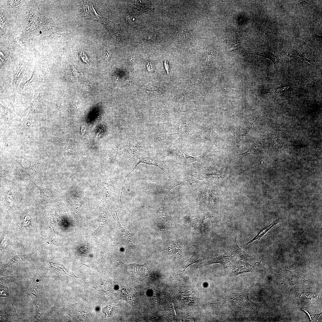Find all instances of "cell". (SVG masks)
<instances>
[{"instance_id": "28", "label": "cell", "mask_w": 322, "mask_h": 322, "mask_svg": "<svg viewBox=\"0 0 322 322\" xmlns=\"http://www.w3.org/2000/svg\"><path fill=\"white\" fill-rule=\"evenodd\" d=\"M21 2V1L20 0H10L8 1V3L11 6H15L18 5Z\"/></svg>"}, {"instance_id": "22", "label": "cell", "mask_w": 322, "mask_h": 322, "mask_svg": "<svg viewBox=\"0 0 322 322\" xmlns=\"http://www.w3.org/2000/svg\"><path fill=\"white\" fill-rule=\"evenodd\" d=\"M177 154L187 163H191L199 159L202 157V155L196 157H191L185 154L181 149L177 150Z\"/></svg>"}, {"instance_id": "10", "label": "cell", "mask_w": 322, "mask_h": 322, "mask_svg": "<svg viewBox=\"0 0 322 322\" xmlns=\"http://www.w3.org/2000/svg\"><path fill=\"white\" fill-rule=\"evenodd\" d=\"M232 257L230 254H223L208 261L202 262L199 267L215 263H219L225 266L231 261Z\"/></svg>"}, {"instance_id": "30", "label": "cell", "mask_w": 322, "mask_h": 322, "mask_svg": "<svg viewBox=\"0 0 322 322\" xmlns=\"http://www.w3.org/2000/svg\"><path fill=\"white\" fill-rule=\"evenodd\" d=\"M110 54V52H109V51H108L107 52H106L104 53V58H107L109 57L108 55V56H109Z\"/></svg>"}, {"instance_id": "26", "label": "cell", "mask_w": 322, "mask_h": 322, "mask_svg": "<svg viewBox=\"0 0 322 322\" xmlns=\"http://www.w3.org/2000/svg\"><path fill=\"white\" fill-rule=\"evenodd\" d=\"M225 44L226 48L230 51L238 48L240 45L239 41H228L225 42Z\"/></svg>"}, {"instance_id": "29", "label": "cell", "mask_w": 322, "mask_h": 322, "mask_svg": "<svg viewBox=\"0 0 322 322\" xmlns=\"http://www.w3.org/2000/svg\"><path fill=\"white\" fill-rule=\"evenodd\" d=\"M314 36L316 41L320 42H321V43H322V35H320L316 34H315L314 35Z\"/></svg>"}, {"instance_id": "9", "label": "cell", "mask_w": 322, "mask_h": 322, "mask_svg": "<svg viewBox=\"0 0 322 322\" xmlns=\"http://www.w3.org/2000/svg\"><path fill=\"white\" fill-rule=\"evenodd\" d=\"M281 53L283 55L294 58L299 63H303L304 61H306L313 65H314V61L307 59L304 52L296 50L282 51Z\"/></svg>"}, {"instance_id": "27", "label": "cell", "mask_w": 322, "mask_h": 322, "mask_svg": "<svg viewBox=\"0 0 322 322\" xmlns=\"http://www.w3.org/2000/svg\"><path fill=\"white\" fill-rule=\"evenodd\" d=\"M297 1L298 3L301 5H309L312 2V1L311 0H298Z\"/></svg>"}, {"instance_id": "14", "label": "cell", "mask_w": 322, "mask_h": 322, "mask_svg": "<svg viewBox=\"0 0 322 322\" xmlns=\"http://www.w3.org/2000/svg\"><path fill=\"white\" fill-rule=\"evenodd\" d=\"M22 127L21 124L11 130L6 135L5 143L6 146H9L13 145L17 137L20 130Z\"/></svg>"}, {"instance_id": "5", "label": "cell", "mask_w": 322, "mask_h": 322, "mask_svg": "<svg viewBox=\"0 0 322 322\" xmlns=\"http://www.w3.org/2000/svg\"><path fill=\"white\" fill-rule=\"evenodd\" d=\"M285 134L283 129H276L273 132L271 135V141L273 147L277 148L280 151L285 143Z\"/></svg>"}, {"instance_id": "12", "label": "cell", "mask_w": 322, "mask_h": 322, "mask_svg": "<svg viewBox=\"0 0 322 322\" xmlns=\"http://www.w3.org/2000/svg\"><path fill=\"white\" fill-rule=\"evenodd\" d=\"M254 53L263 57L270 59L273 63L276 73L277 71V66L280 63V60L279 57L276 52L270 51L263 52H254Z\"/></svg>"}, {"instance_id": "8", "label": "cell", "mask_w": 322, "mask_h": 322, "mask_svg": "<svg viewBox=\"0 0 322 322\" xmlns=\"http://www.w3.org/2000/svg\"><path fill=\"white\" fill-rule=\"evenodd\" d=\"M252 116L247 119L236 130L234 136L236 139H239L245 136L251 130L253 123L257 119L253 120L251 119Z\"/></svg>"}, {"instance_id": "19", "label": "cell", "mask_w": 322, "mask_h": 322, "mask_svg": "<svg viewBox=\"0 0 322 322\" xmlns=\"http://www.w3.org/2000/svg\"><path fill=\"white\" fill-rule=\"evenodd\" d=\"M281 222L280 219H277L273 221L272 223L269 226L266 227V228L264 229L261 231L256 236H255L253 238L252 240L249 241L247 244L246 245H247L249 244L252 243L254 241L258 239L260 240L261 237L263 236L270 229L272 228L275 225L277 224L278 223Z\"/></svg>"}, {"instance_id": "25", "label": "cell", "mask_w": 322, "mask_h": 322, "mask_svg": "<svg viewBox=\"0 0 322 322\" xmlns=\"http://www.w3.org/2000/svg\"><path fill=\"white\" fill-rule=\"evenodd\" d=\"M188 222L193 227H196L197 225L198 219L196 214L193 212H189L188 214Z\"/></svg>"}, {"instance_id": "17", "label": "cell", "mask_w": 322, "mask_h": 322, "mask_svg": "<svg viewBox=\"0 0 322 322\" xmlns=\"http://www.w3.org/2000/svg\"><path fill=\"white\" fill-rule=\"evenodd\" d=\"M23 67L20 66L13 72V78L11 84L12 87L16 89L20 81L23 78L24 73Z\"/></svg>"}, {"instance_id": "6", "label": "cell", "mask_w": 322, "mask_h": 322, "mask_svg": "<svg viewBox=\"0 0 322 322\" xmlns=\"http://www.w3.org/2000/svg\"><path fill=\"white\" fill-rule=\"evenodd\" d=\"M165 250L168 254L172 256L178 257L181 256L185 251L184 245L178 242H174L168 243L165 247Z\"/></svg>"}, {"instance_id": "15", "label": "cell", "mask_w": 322, "mask_h": 322, "mask_svg": "<svg viewBox=\"0 0 322 322\" xmlns=\"http://www.w3.org/2000/svg\"><path fill=\"white\" fill-rule=\"evenodd\" d=\"M41 249V248L38 247L35 251L29 254L21 256H16L10 260L7 264L6 265V266L11 267L22 262L27 260L37 250Z\"/></svg>"}, {"instance_id": "1", "label": "cell", "mask_w": 322, "mask_h": 322, "mask_svg": "<svg viewBox=\"0 0 322 322\" xmlns=\"http://www.w3.org/2000/svg\"><path fill=\"white\" fill-rule=\"evenodd\" d=\"M250 289L245 290L239 293L233 294L221 301L210 304L214 306H238L248 307L251 306L255 305L256 303L250 301L249 299L248 295Z\"/></svg>"}, {"instance_id": "16", "label": "cell", "mask_w": 322, "mask_h": 322, "mask_svg": "<svg viewBox=\"0 0 322 322\" xmlns=\"http://www.w3.org/2000/svg\"><path fill=\"white\" fill-rule=\"evenodd\" d=\"M42 95L40 92L37 97L34 99L31 104L30 113H42L43 108L41 105Z\"/></svg>"}, {"instance_id": "20", "label": "cell", "mask_w": 322, "mask_h": 322, "mask_svg": "<svg viewBox=\"0 0 322 322\" xmlns=\"http://www.w3.org/2000/svg\"><path fill=\"white\" fill-rule=\"evenodd\" d=\"M35 308L34 321H41L42 320L43 311L39 300L33 301Z\"/></svg>"}, {"instance_id": "3", "label": "cell", "mask_w": 322, "mask_h": 322, "mask_svg": "<svg viewBox=\"0 0 322 322\" xmlns=\"http://www.w3.org/2000/svg\"><path fill=\"white\" fill-rule=\"evenodd\" d=\"M20 163L22 167L32 173H37L41 176H45L47 169V164L44 161L32 160L22 157Z\"/></svg>"}, {"instance_id": "2", "label": "cell", "mask_w": 322, "mask_h": 322, "mask_svg": "<svg viewBox=\"0 0 322 322\" xmlns=\"http://www.w3.org/2000/svg\"><path fill=\"white\" fill-rule=\"evenodd\" d=\"M203 255L202 252L199 251L194 253L189 259L178 262L174 268L173 275L174 277L178 279L182 278L185 270L189 266L203 260Z\"/></svg>"}, {"instance_id": "24", "label": "cell", "mask_w": 322, "mask_h": 322, "mask_svg": "<svg viewBox=\"0 0 322 322\" xmlns=\"http://www.w3.org/2000/svg\"><path fill=\"white\" fill-rule=\"evenodd\" d=\"M209 219L208 215H204L200 225V229L202 232L205 233L208 230L210 225Z\"/></svg>"}, {"instance_id": "11", "label": "cell", "mask_w": 322, "mask_h": 322, "mask_svg": "<svg viewBox=\"0 0 322 322\" xmlns=\"http://www.w3.org/2000/svg\"><path fill=\"white\" fill-rule=\"evenodd\" d=\"M260 271L258 269L252 266L247 262L239 261L236 264V268L234 270V273L239 274L250 272H258Z\"/></svg>"}, {"instance_id": "4", "label": "cell", "mask_w": 322, "mask_h": 322, "mask_svg": "<svg viewBox=\"0 0 322 322\" xmlns=\"http://www.w3.org/2000/svg\"><path fill=\"white\" fill-rule=\"evenodd\" d=\"M38 73L34 69L31 78L28 80L21 83L20 89L24 95H30L37 87L39 83Z\"/></svg>"}, {"instance_id": "21", "label": "cell", "mask_w": 322, "mask_h": 322, "mask_svg": "<svg viewBox=\"0 0 322 322\" xmlns=\"http://www.w3.org/2000/svg\"><path fill=\"white\" fill-rule=\"evenodd\" d=\"M1 118L6 121L10 120L13 118V113L7 107L0 104Z\"/></svg>"}, {"instance_id": "7", "label": "cell", "mask_w": 322, "mask_h": 322, "mask_svg": "<svg viewBox=\"0 0 322 322\" xmlns=\"http://www.w3.org/2000/svg\"><path fill=\"white\" fill-rule=\"evenodd\" d=\"M237 236L236 235L235 242L230 250V254L232 256L239 257L242 260L253 261L255 260L254 258L248 255L239 246L237 243Z\"/></svg>"}, {"instance_id": "13", "label": "cell", "mask_w": 322, "mask_h": 322, "mask_svg": "<svg viewBox=\"0 0 322 322\" xmlns=\"http://www.w3.org/2000/svg\"><path fill=\"white\" fill-rule=\"evenodd\" d=\"M29 180L33 182L38 188L40 191V198L45 200H50L53 198L54 194L53 190L51 187L49 188H46L38 185L30 179Z\"/></svg>"}, {"instance_id": "18", "label": "cell", "mask_w": 322, "mask_h": 322, "mask_svg": "<svg viewBox=\"0 0 322 322\" xmlns=\"http://www.w3.org/2000/svg\"><path fill=\"white\" fill-rule=\"evenodd\" d=\"M261 148L262 144L261 142L259 141H256L252 144L246 151L239 154V155L241 157H243L250 154L258 155L261 152Z\"/></svg>"}, {"instance_id": "23", "label": "cell", "mask_w": 322, "mask_h": 322, "mask_svg": "<svg viewBox=\"0 0 322 322\" xmlns=\"http://www.w3.org/2000/svg\"><path fill=\"white\" fill-rule=\"evenodd\" d=\"M295 87L294 84H291L286 86H282L279 88L274 89H265L263 91L264 92H272L277 93H284L288 92L292 90Z\"/></svg>"}]
</instances>
